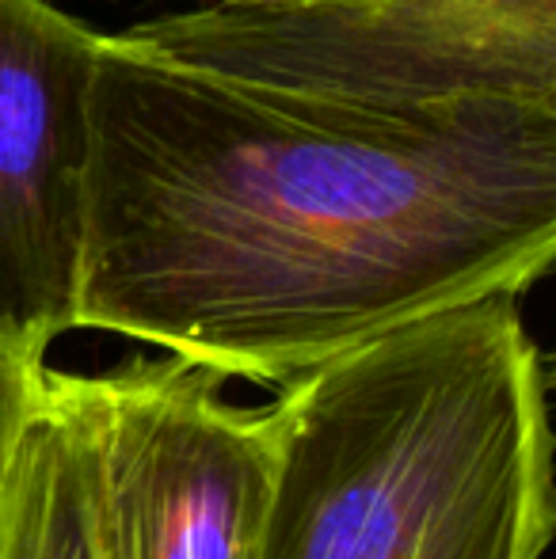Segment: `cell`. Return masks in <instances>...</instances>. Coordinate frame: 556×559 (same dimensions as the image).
<instances>
[{"label":"cell","mask_w":556,"mask_h":559,"mask_svg":"<svg viewBox=\"0 0 556 559\" xmlns=\"http://www.w3.org/2000/svg\"><path fill=\"white\" fill-rule=\"evenodd\" d=\"M76 328L286 384L556 271V107L294 88L104 35Z\"/></svg>","instance_id":"6da1fadb"},{"label":"cell","mask_w":556,"mask_h":559,"mask_svg":"<svg viewBox=\"0 0 556 559\" xmlns=\"http://www.w3.org/2000/svg\"><path fill=\"white\" fill-rule=\"evenodd\" d=\"M268 412L275 472L256 559H542L556 430L519 294L370 338Z\"/></svg>","instance_id":"7a4b0ae2"},{"label":"cell","mask_w":556,"mask_h":559,"mask_svg":"<svg viewBox=\"0 0 556 559\" xmlns=\"http://www.w3.org/2000/svg\"><path fill=\"white\" fill-rule=\"evenodd\" d=\"M184 66L363 96H504L556 107V0H217L119 31Z\"/></svg>","instance_id":"3957f363"},{"label":"cell","mask_w":556,"mask_h":559,"mask_svg":"<svg viewBox=\"0 0 556 559\" xmlns=\"http://www.w3.org/2000/svg\"><path fill=\"white\" fill-rule=\"evenodd\" d=\"M225 381L168 350L84 373L107 559H256L275 445Z\"/></svg>","instance_id":"277c9868"},{"label":"cell","mask_w":556,"mask_h":559,"mask_svg":"<svg viewBox=\"0 0 556 559\" xmlns=\"http://www.w3.org/2000/svg\"><path fill=\"white\" fill-rule=\"evenodd\" d=\"M99 46L50 0H0V346L31 366L76 328Z\"/></svg>","instance_id":"5b68a950"},{"label":"cell","mask_w":556,"mask_h":559,"mask_svg":"<svg viewBox=\"0 0 556 559\" xmlns=\"http://www.w3.org/2000/svg\"><path fill=\"white\" fill-rule=\"evenodd\" d=\"M0 559H107L84 373H35L0 484Z\"/></svg>","instance_id":"8992f818"},{"label":"cell","mask_w":556,"mask_h":559,"mask_svg":"<svg viewBox=\"0 0 556 559\" xmlns=\"http://www.w3.org/2000/svg\"><path fill=\"white\" fill-rule=\"evenodd\" d=\"M43 366H31V361L15 358L8 346H0V484H4L8 453H12V438L23 419V407H27L31 384H35V373Z\"/></svg>","instance_id":"52a82bcc"},{"label":"cell","mask_w":556,"mask_h":559,"mask_svg":"<svg viewBox=\"0 0 556 559\" xmlns=\"http://www.w3.org/2000/svg\"><path fill=\"white\" fill-rule=\"evenodd\" d=\"M252 8H324V4H378V0H229Z\"/></svg>","instance_id":"ba28073f"}]
</instances>
